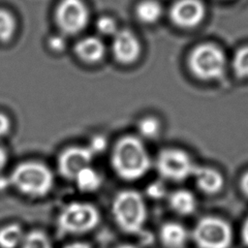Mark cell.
<instances>
[{"label":"cell","instance_id":"obj_1","mask_svg":"<svg viewBox=\"0 0 248 248\" xmlns=\"http://www.w3.org/2000/svg\"><path fill=\"white\" fill-rule=\"evenodd\" d=\"M110 164L119 178L125 181H137L147 174L152 161L141 139L127 135L115 142Z\"/></svg>","mask_w":248,"mask_h":248},{"label":"cell","instance_id":"obj_2","mask_svg":"<svg viewBox=\"0 0 248 248\" xmlns=\"http://www.w3.org/2000/svg\"><path fill=\"white\" fill-rule=\"evenodd\" d=\"M11 185L29 198H44L50 193L54 176L50 169L40 162L27 161L16 166L9 176Z\"/></svg>","mask_w":248,"mask_h":248},{"label":"cell","instance_id":"obj_3","mask_svg":"<svg viewBox=\"0 0 248 248\" xmlns=\"http://www.w3.org/2000/svg\"><path fill=\"white\" fill-rule=\"evenodd\" d=\"M111 214L118 228L124 232L139 233L145 225L147 208L143 197L136 190L118 192L111 202Z\"/></svg>","mask_w":248,"mask_h":248},{"label":"cell","instance_id":"obj_4","mask_svg":"<svg viewBox=\"0 0 248 248\" xmlns=\"http://www.w3.org/2000/svg\"><path fill=\"white\" fill-rule=\"evenodd\" d=\"M100 220V212L95 205L85 202H72L60 210L56 227L62 234L79 235L93 231Z\"/></svg>","mask_w":248,"mask_h":248},{"label":"cell","instance_id":"obj_5","mask_svg":"<svg viewBox=\"0 0 248 248\" xmlns=\"http://www.w3.org/2000/svg\"><path fill=\"white\" fill-rule=\"evenodd\" d=\"M192 237L198 248H230L233 232L227 220L209 215L196 223Z\"/></svg>","mask_w":248,"mask_h":248},{"label":"cell","instance_id":"obj_6","mask_svg":"<svg viewBox=\"0 0 248 248\" xmlns=\"http://www.w3.org/2000/svg\"><path fill=\"white\" fill-rule=\"evenodd\" d=\"M155 167L162 178L171 182H182L193 176L197 166L187 151L168 147L158 153Z\"/></svg>","mask_w":248,"mask_h":248},{"label":"cell","instance_id":"obj_7","mask_svg":"<svg viewBox=\"0 0 248 248\" xmlns=\"http://www.w3.org/2000/svg\"><path fill=\"white\" fill-rule=\"evenodd\" d=\"M189 66L195 76L202 79L220 78L225 70L226 57L216 46L203 44L196 46L189 57Z\"/></svg>","mask_w":248,"mask_h":248},{"label":"cell","instance_id":"obj_8","mask_svg":"<svg viewBox=\"0 0 248 248\" xmlns=\"http://www.w3.org/2000/svg\"><path fill=\"white\" fill-rule=\"evenodd\" d=\"M54 16L58 28L67 35L79 33L89 20V11L82 0H61Z\"/></svg>","mask_w":248,"mask_h":248},{"label":"cell","instance_id":"obj_9","mask_svg":"<svg viewBox=\"0 0 248 248\" xmlns=\"http://www.w3.org/2000/svg\"><path fill=\"white\" fill-rule=\"evenodd\" d=\"M93 158L94 155L87 146L68 147L58 156V171L64 178L74 180L82 169L90 166Z\"/></svg>","mask_w":248,"mask_h":248},{"label":"cell","instance_id":"obj_10","mask_svg":"<svg viewBox=\"0 0 248 248\" xmlns=\"http://www.w3.org/2000/svg\"><path fill=\"white\" fill-rule=\"evenodd\" d=\"M205 15V8L199 0H179L170 9L171 20L180 27L198 25Z\"/></svg>","mask_w":248,"mask_h":248},{"label":"cell","instance_id":"obj_11","mask_svg":"<svg viewBox=\"0 0 248 248\" xmlns=\"http://www.w3.org/2000/svg\"><path fill=\"white\" fill-rule=\"evenodd\" d=\"M111 47L113 56L122 64H131L135 62L140 52L139 39L128 29L118 30L113 35Z\"/></svg>","mask_w":248,"mask_h":248},{"label":"cell","instance_id":"obj_12","mask_svg":"<svg viewBox=\"0 0 248 248\" xmlns=\"http://www.w3.org/2000/svg\"><path fill=\"white\" fill-rule=\"evenodd\" d=\"M197 188L208 196L217 195L225 185L224 175L218 170L207 166H197L193 173Z\"/></svg>","mask_w":248,"mask_h":248},{"label":"cell","instance_id":"obj_13","mask_svg":"<svg viewBox=\"0 0 248 248\" xmlns=\"http://www.w3.org/2000/svg\"><path fill=\"white\" fill-rule=\"evenodd\" d=\"M105 45L101 39L88 36L80 39L75 46L77 56L86 63H96L105 55Z\"/></svg>","mask_w":248,"mask_h":248},{"label":"cell","instance_id":"obj_14","mask_svg":"<svg viewBox=\"0 0 248 248\" xmlns=\"http://www.w3.org/2000/svg\"><path fill=\"white\" fill-rule=\"evenodd\" d=\"M159 238L166 248H183L188 240V232L180 223L170 221L161 226Z\"/></svg>","mask_w":248,"mask_h":248},{"label":"cell","instance_id":"obj_15","mask_svg":"<svg viewBox=\"0 0 248 248\" xmlns=\"http://www.w3.org/2000/svg\"><path fill=\"white\" fill-rule=\"evenodd\" d=\"M169 205L174 213L180 216H189L196 211L198 202L191 191L177 189L170 194Z\"/></svg>","mask_w":248,"mask_h":248},{"label":"cell","instance_id":"obj_16","mask_svg":"<svg viewBox=\"0 0 248 248\" xmlns=\"http://www.w3.org/2000/svg\"><path fill=\"white\" fill-rule=\"evenodd\" d=\"M74 180L78 189L84 193H93L99 190L103 183L101 174L91 166L82 169Z\"/></svg>","mask_w":248,"mask_h":248},{"label":"cell","instance_id":"obj_17","mask_svg":"<svg viewBox=\"0 0 248 248\" xmlns=\"http://www.w3.org/2000/svg\"><path fill=\"white\" fill-rule=\"evenodd\" d=\"M25 233L18 224H9L0 228V248H16L23 241Z\"/></svg>","mask_w":248,"mask_h":248},{"label":"cell","instance_id":"obj_18","mask_svg":"<svg viewBox=\"0 0 248 248\" xmlns=\"http://www.w3.org/2000/svg\"><path fill=\"white\" fill-rule=\"evenodd\" d=\"M162 6L156 0H143L138 4L136 14L138 18L144 23H154L162 16Z\"/></svg>","mask_w":248,"mask_h":248},{"label":"cell","instance_id":"obj_19","mask_svg":"<svg viewBox=\"0 0 248 248\" xmlns=\"http://www.w3.org/2000/svg\"><path fill=\"white\" fill-rule=\"evenodd\" d=\"M138 131L141 138L155 140L161 133V122L154 116H144L138 123Z\"/></svg>","mask_w":248,"mask_h":248},{"label":"cell","instance_id":"obj_20","mask_svg":"<svg viewBox=\"0 0 248 248\" xmlns=\"http://www.w3.org/2000/svg\"><path fill=\"white\" fill-rule=\"evenodd\" d=\"M20 248H52V244L44 232L34 230L25 234Z\"/></svg>","mask_w":248,"mask_h":248},{"label":"cell","instance_id":"obj_21","mask_svg":"<svg viewBox=\"0 0 248 248\" xmlns=\"http://www.w3.org/2000/svg\"><path fill=\"white\" fill-rule=\"evenodd\" d=\"M16 26V19L11 12L0 9V42L9 41L15 34Z\"/></svg>","mask_w":248,"mask_h":248},{"label":"cell","instance_id":"obj_22","mask_svg":"<svg viewBox=\"0 0 248 248\" xmlns=\"http://www.w3.org/2000/svg\"><path fill=\"white\" fill-rule=\"evenodd\" d=\"M232 68L238 77H248V46H243L234 53Z\"/></svg>","mask_w":248,"mask_h":248},{"label":"cell","instance_id":"obj_23","mask_svg":"<svg viewBox=\"0 0 248 248\" xmlns=\"http://www.w3.org/2000/svg\"><path fill=\"white\" fill-rule=\"evenodd\" d=\"M95 26L100 34L106 36H113L118 31L115 20L108 16H103L99 17Z\"/></svg>","mask_w":248,"mask_h":248},{"label":"cell","instance_id":"obj_24","mask_svg":"<svg viewBox=\"0 0 248 248\" xmlns=\"http://www.w3.org/2000/svg\"><path fill=\"white\" fill-rule=\"evenodd\" d=\"M108 146V140L107 139L102 135H96L91 138L89 144L87 147L90 149V151L95 156L96 154H100L106 150Z\"/></svg>","mask_w":248,"mask_h":248},{"label":"cell","instance_id":"obj_25","mask_svg":"<svg viewBox=\"0 0 248 248\" xmlns=\"http://www.w3.org/2000/svg\"><path fill=\"white\" fill-rule=\"evenodd\" d=\"M48 46L54 51H62L66 47V40L61 35H53L48 39Z\"/></svg>","mask_w":248,"mask_h":248},{"label":"cell","instance_id":"obj_26","mask_svg":"<svg viewBox=\"0 0 248 248\" xmlns=\"http://www.w3.org/2000/svg\"><path fill=\"white\" fill-rule=\"evenodd\" d=\"M165 187L161 183H152L147 187V194L151 198H162L165 195Z\"/></svg>","mask_w":248,"mask_h":248},{"label":"cell","instance_id":"obj_27","mask_svg":"<svg viewBox=\"0 0 248 248\" xmlns=\"http://www.w3.org/2000/svg\"><path fill=\"white\" fill-rule=\"evenodd\" d=\"M12 128V122L9 116L0 112V138H3L9 134Z\"/></svg>","mask_w":248,"mask_h":248},{"label":"cell","instance_id":"obj_28","mask_svg":"<svg viewBox=\"0 0 248 248\" xmlns=\"http://www.w3.org/2000/svg\"><path fill=\"white\" fill-rule=\"evenodd\" d=\"M239 188H240L241 193H242L246 198H248V170L245 171V172L241 175L240 180H239Z\"/></svg>","mask_w":248,"mask_h":248},{"label":"cell","instance_id":"obj_29","mask_svg":"<svg viewBox=\"0 0 248 248\" xmlns=\"http://www.w3.org/2000/svg\"><path fill=\"white\" fill-rule=\"evenodd\" d=\"M240 236L243 244L248 247V216L245 218L241 230H240Z\"/></svg>","mask_w":248,"mask_h":248},{"label":"cell","instance_id":"obj_30","mask_svg":"<svg viewBox=\"0 0 248 248\" xmlns=\"http://www.w3.org/2000/svg\"><path fill=\"white\" fill-rule=\"evenodd\" d=\"M8 162V154L7 151L0 146V172L4 170V168L6 167Z\"/></svg>","mask_w":248,"mask_h":248},{"label":"cell","instance_id":"obj_31","mask_svg":"<svg viewBox=\"0 0 248 248\" xmlns=\"http://www.w3.org/2000/svg\"><path fill=\"white\" fill-rule=\"evenodd\" d=\"M64 248H92V247L87 242L75 241V242H71V243L65 245Z\"/></svg>","mask_w":248,"mask_h":248},{"label":"cell","instance_id":"obj_32","mask_svg":"<svg viewBox=\"0 0 248 248\" xmlns=\"http://www.w3.org/2000/svg\"><path fill=\"white\" fill-rule=\"evenodd\" d=\"M11 183H10V179L9 177L8 178H5V177H0V191H4L7 189L8 186H10Z\"/></svg>","mask_w":248,"mask_h":248},{"label":"cell","instance_id":"obj_33","mask_svg":"<svg viewBox=\"0 0 248 248\" xmlns=\"http://www.w3.org/2000/svg\"><path fill=\"white\" fill-rule=\"evenodd\" d=\"M116 248H140L134 244H129V243H124V244H120L119 246H117Z\"/></svg>","mask_w":248,"mask_h":248}]
</instances>
